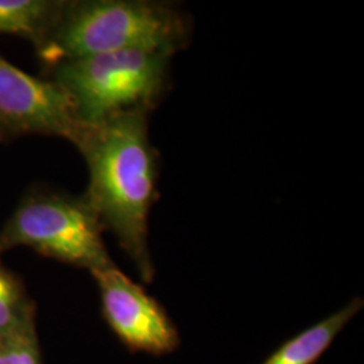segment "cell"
Returning <instances> with one entry per match:
<instances>
[{
    "mask_svg": "<svg viewBox=\"0 0 364 364\" xmlns=\"http://www.w3.org/2000/svg\"><path fill=\"white\" fill-rule=\"evenodd\" d=\"M65 1L0 0V34L30 39L36 49L57 22Z\"/></svg>",
    "mask_w": 364,
    "mask_h": 364,
    "instance_id": "ba28073f",
    "label": "cell"
},
{
    "mask_svg": "<svg viewBox=\"0 0 364 364\" xmlns=\"http://www.w3.org/2000/svg\"><path fill=\"white\" fill-rule=\"evenodd\" d=\"M102 297L105 320L131 352L161 356L180 347L178 329L165 308L117 266L92 274Z\"/></svg>",
    "mask_w": 364,
    "mask_h": 364,
    "instance_id": "8992f818",
    "label": "cell"
},
{
    "mask_svg": "<svg viewBox=\"0 0 364 364\" xmlns=\"http://www.w3.org/2000/svg\"><path fill=\"white\" fill-rule=\"evenodd\" d=\"M105 227L82 197L38 191L23 198L0 231V252L23 246L91 274L114 267Z\"/></svg>",
    "mask_w": 364,
    "mask_h": 364,
    "instance_id": "277c9868",
    "label": "cell"
},
{
    "mask_svg": "<svg viewBox=\"0 0 364 364\" xmlns=\"http://www.w3.org/2000/svg\"><path fill=\"white\" fill-rule=\"evenodd\" d=\"M171 54L126 50L103 53L52 66L53 81L69 95L82 124L117 114L153 111L169 80Z\"/></svg>",
    "mask_w": 364,
    "mask_h": 364,
    "instance_id": "3957f363",
    "label": "cell"
},
{
    "mask_svg": "<svg viewBox=\"0 0 364 364\" xmlns=\"http://www.w3.org/2000/svg\"><path fill=\"white\" fill-rule=\"evenodd\" d=\"M149 114L150 109L136 108L84 124L75 142L90 173L84 198L105 230L115 235L144 282H151L156 274L147 235L158 156L149 138Z\"/></svg>",
    "mask_w": 364,
    "mask_h": 364,
    "instance_id": "6da1fadb",
    "label": "cell"
},
{
    "mask_svg": "<svg viewBox=\"0 0 364 364\" xmlns=\"http://www.w3.org/2000/svg\"><path fill=\"white\" fill-rule=\"evenodd\" d=\"M186 16L174 6L146 0L65 1L37 48L52 66L103 53L144 50L174 54L189 38Z\"/></svg>",
    "mask_w": 364,
    "mask_h": 364,
    "instance_id": "7a4b0ae2",
    "label": "cell"
},
{
    "mask_svg": "<svg viewBox=\"0 0 364 364\" xmlns=\"http://www.w3.org/2000/svg\"><path fill=\"white\" fill-rule=\"evenodd\" d=\"M84 129L69 95L55 81L34 77L0 55V134L54 135L77 141Z\"/></svg>",
    "mask_w": 364,
    "mask_h": 364,
    "instance_id": "5b68a950",
    "label": "cell"
},
{
    "mask_svg": "<svg viewBox=\"0 0 364 364\" xmlns=\"http://www.w3.org/2000/svg\"><path fill=\"white\" fill-rule=\"evenodd\" d=\"M1 139H3V135H1V134H0V141H1Z\"/></svg>",
    "mask_w": 364,
    "mask_h": 364,
    "instance_id": "8fae6325",
    "label": "cell"
},
{
    "mask_svg": "<svg viewBox=\"0 0 364 364\" xmlns=\"http://www.w3.org/2000/svg\"><path fill=\"white\" fill-rule=\"evenodd\" d=\"M34 321V301L21 278L4 266L0 252V333Z\"/></svg>",
    "mask_w": 364,
    "mask_h": 364,
    "instance_id": "9c48e42d",
    "label": "cell"
},
{
    "mask_svg": "<svg viewBox=\"0 0 364 364\" xmlns=\"http://www.w3.org/2000/svg\"><path fill=\"white\" fill-rule=\"evenodd\" d=\"M0 364H42L36 321L0 333Z\"/></svg>",
    "mask_w": 364,
    "mask_h": 364,
    "instance_id": "30bf717a",
    "label": "cell"
},
{
    "mask_svg": "<svg viewBox=\"0 0 364 364\" xmlns=\"http://www.w3.org/2000/svg\"><path fill=\"white\" fill-rule=\"evenodd\" d=\"M363 299H352L338 312L333 313L321 323L287 340L262 364H316L326 353L340 331L350 323L353 316L362 311Z\"/></svg>",
    "mask_w": 364,
    "mask_h": 364,
    "instance_id": "52a82bcc",
    "label": "cell"
}]
</instances>
